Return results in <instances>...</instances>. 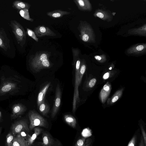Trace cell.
<instances>
[{"instance_id":"cell-1","label":"cell","mask_w":146,"mask_h":146,"mask_svg":"<svg viewBox=\"0 0 146 146\" xmlns=\"http://www.w3.org/2000/svg\"><path fill=\"white\" fill-rule=\"evenodd\" d=\"M78 54H74L73 55L74 63L76 62L75 80L74 83V91L73 98L72 111L74 113L76 110L77 102L79 100L78 87L80 83L82 77L85 72L80 69V61L78 58Z\"/></svg>"},{"instance_id":"cell-2","label":"cell","mask_w":146,"mask_h":146,"mask_svg":"<svg viewBox=\"0 0 146 146\" xmlns=\"http://www.w3.org/2000/svg\"><path fill=\"white\" fill-rule=\"evenodd\" d=\"M49 56V54L45 52L36 53L31 62L33 69L38 71L43 68L49 67L50 64L48 60Z\"/></svg>"},{"instance_id":"cell-3","label":"cell","mask_w":146,"mask_h":146,"mask_svg":"<svg viewBox=\"0 0 146 146\" xmlns=\"http://www.w3.org/2000/svg\"><path fill=\"white\" fill-rule=\"evenodd\" d=\"M10 25L18 43L23 46L25 44L26 38V33L22 26L15 20H11Z\"/></svg>"},{"instance_id":"cell-4","label":"cell","mask_w":146,"mask_h":146,"mask_svg":"<svg viewBox=\"0 0 146 146\" xmlns=\"http://www.w3.org/2000/svg\"><path fill=\"white\" fill-rule=\"evenodd\" d=\"M29 116L30 121L29 128L30 130L37 126L46 128L48 127V123L45 119L35 111H30L29 113Z\"/></svg>"},{"instance_id":"cell-5","label":"cell","mask_w":146,"mask_h":146,"mask_svg":"<svg viewBox=\"0 0 146 146\" xmlns=\"http://www.w3.org/2000/svg\"><path fill=\"white\" fill-rule=\"evenodd\" d=\"M78 29L80 33V38L82 41L89 42L92 40V30L87 23L80 21Z\"/></svg>"},{"instance_id":"cell-6","label":"cell","mask_w":146,"mask_h":146,"mask_svg":"<svg viewBox=\"0 0 146 146\" xmlns=\"http://www.w3.org/2000/svg\"><path fill=\"white\" fill-rule=\"evenodd\" d=\"M11 129L14 136L23 131L29 132L30 130L27 123L24 120L19 121L12 124Z\"/></svg>"},{"instance_id":"cell-7","label":"cell","mask_w":146,"mask_h":146,"mask_svg":"<svg viewBox=\"0 0 146 146\" xmlns=\"http://www.w3.org/2000/svg\"><path fill=\"white\" fill-rule=\"evenodd\" d=\"M36 36L41 37L45 36H54L56 34L49 28L44 25H39L34 29Z\"/></svg>"},{"instance_id":"cell-8","label":"cell","mask_w":146,"mask_h":146,"mask_svg":"<svg viewBox=\"0 0 146 146\" xmlns=\"http://www.w3.org/2000/svg\"><path fill=\"white\" fill-rule=\"evenodd\" d=\"M61 91L59 85L58 84L56 90L55 96L51 116L54 118L57 114L61 102Z\"/></svg>"},{"instance_id":"cell-9","label":"cell","mask_w":146,"mask_h":146,"mask_svg":"<svg viewBox=\"0 0 146 146\" xmlns=\"http://www.w3.org/2000/svg\"><path fill=\"white\" fill-rule=\"evenodd\" d=\"M0 47L5 51L10 48L9 40L2 28H0Z\"/></svg>"},{"instance_id":"cell-10","label":"cell","mask_w":146,"mask_h":146,"mask_svg":"<svg viewBox=\"0 0 146 146\" xmlns=\"http://www.w3.org/2000/svg\"><path fill=\"white\" fill-rule=\"evenodd\" d=\"M74 1L80 10H89L91 9V4L88 0H74Z\"/></svg>"},{"instance_id":"cell-11","label":"cell","mask_w":146,"mask_h":146,"mask_svg":"<svg viewBox=\"0 0 146 146\" xmlns=\"http://www.w3.org/2000/svg\"><path fill=\"white\" fill-rule=\"evenodd\" d=\"M13 144V146H30L28 145L27 140L19 134L14 136Z\"/></svg>"},{"instance_id":"cell-12","label":"cell","mask_w":146,"mask_h":146,"mask_svg":"<svg viewBox=\"0 0 146 146\" xmlns=\"http://www.w3.org/2000/svg\"><path fill=\"white\" fill-rule=\"evenodd\" d=\"M70 13L66 11L58 9L46 13L47 15L52 18H60L63 16L70 14Z\"/></svg>"},{"instance_id":"cell-13","label":"cell","mask_w":146,"mask_h":146,"mask_svg":"<svg viewBox=\"0 0 146 146\" xmlns=\"http://www.w3.org/2000/svg\"><path fill=\"white\" fill-rule=\"evenodd\" d=\"M42 137L43 146H53L54 140L49 133L47 132H43Z\"/></svg>"},{"instance_id":"cell-14","label":"cell","mask_w":146,"mask_h":146,"mask_svg":"<svg viewBox=\"0 0 146 146\" xmlns=\"http://www.w3.org/2000/svg\"><path fill=\"white\" fill-rule=\"evenodd\" d=\"M34 132L31 136L28 137L27 139L28 145L30 146L36 139L37 136L41 133L42 129L39 127H35L34 129Z\"/></svg>"},{"instance_id":"cell-15","label":"cell","mask_w":146,"mask_h":146,"mask_svg":"<svg viewBox=\"0 0 146 146\" xmlns=\"http://www.w3.org/2000/svg\"><path fill=\"white\" fill-rule=\"evenodd\" d=\"M50 84V83L46 84L39 93L37 100V106L38 107L44 100V97Z\"/></svg>"},{"instance_id":"cell-16","label":"cell","mask_w":146,"mask_h":146,"mask_svg":"<svg viewBox=\"0 0 146 146\" xmlns=\"http://www.w3.org/2000/svg\"><path fill=\"white\" fill-rule=\"evenodd\" d=\"M31 6V5L28 3L18 0L14 1L13 4L14 8L20 10L25 9H29Z\"/></svg>"},{"instance_id":"cell-17","label":"cell","mask_w":146,"mask_h":146,"mask_svg":"<svg viewBox=\"0 0 146 146\" xmlns=\"http://www.w3.org/2000/svg\"><path fill=\"white\" fill-rule=\"evenodd\" d=\"M146 49V44H140L137 46H135L131 48L128 50V53H139L144 52Z\"/></svg>"},{"instance_id":"cell-18","label":"cell","mask_w":146,"mask_h":146,"mask_svg":"<svg viewBox=\"0 0 146 146\" xmlns=\"http://www.w3.org/2000/svg\"><path fill=\"white\" fill-rule=\"evenodd\" d=\"M64 119L65 122L70 126L73 128L76 127V121L75 118L72 115H65L64 116Z\"/></svg>"},{"instance_id":"cell-19","label":"cell","mask_w":146,"mask_h":146,"mask_svg":"<svg viewBox=\"0 0 146 146\" xmlns=\"http://www.w3.org/2000/svg\"><path fill=\"white\" fill-rule=\"evenodd\" d=\"M92 142L91 138L83 137L77 141L74 146H90Z\"/></svg>"},{"instance_id":"cell-20","label":"cell","mask_w":146,"mask_h":146,"mask_svg":"<svg viewBox=\"0 0 146 146\" xmlns=\"http://www.w3.org/2000/svg\"><path fill=\"white\" fill-rule=\"evenodd\" d=\"M38 107L40 111L44 115H46L49 111V107L44 100Z\"/></svg>"},{"instance_id":"cell-21","label":"cell","mask_w":146,"mask_h":146,"mask_svg":"<svg viewBox=\"0 0 146 146\" xmlns=\"http://www.w3.org/2000/svg\"><path fill=\"white\" fill-rule=\"evenodd\" d=\"M19 13L21 16L27 20L33 22V19L30 17L29 9H25L20 10Z\"/></svg>"},{"instance_id":"cell-22","label":"cell","mask_w":146,"mask_h":146,"mask_svg":"<svg viewBox=\"0 0 146 146\" xmlns=\"http://www.w3.org/2000/svg\"><path fill=\"white\" fill-rule=\"evenodd\" d=\"M14 135L12 133L10 132L6 136V143L7 146H13V141Z\"/></svg>"},{"instance_id":"cell-23","label":"cell","mask_w":146,"mask_h":146,"mask_svg":"<svg viewBox=\"0 0 146 146\" xmlns=\"http://www.w3.org/2000/svg\"><path fill=\"white\" fill-rule=\"evenodd\" d=\"M27 33L28 35L32 38L36 42H38V38L37 37L34 31L29 28H27Z\"/></svg>"},{"instance_id":"cell-24","label":"cell","mask_w":146,"mask_h":146,"mask_svg":"<svg viewBox=\"0 0 146 146\" xmlns=\"http://www.w3.org/2000/svg\"><path fill=\"white\" fill-rule=\"evenodd\" d=\"M13 117H16L18 115L21 114L22 111V110H21V108L20 106H17L14 107L13 110Z\"/></svg>"},{"instance_id":"cell-25","label":"cell","mask_w":146,"mask_h":146,"mask_svg":"<svg viewBox=\"0 0 146 146\" xmlns=\"http://www.w3.org/2000/svg\"><path fill=\"white\" fill-rule=\"evenodd\" d=\"M95 14L96 16L102 19H105L107 18V14L104 11H98L96 12Z\"/></svg>"},{"instance_id":"cell-26","label":"cell","mask_w":146,"mask_h":146,"mask_svg":"<svg viewBox=\"0 0 146 146\" xmlns=\"http://www.w3.org/2000/svg\"><path fill=\"white\" fill-rule=\"evenodd\" d=\"M140 128L142 134V136L143 138L144 145L145 146H146V134L145 132L144 129L143 127L142 126V125H140Z\"/></svg>"},{"instance_id":"cell-27","label":"cell","mask_w":146,"mask_h":146,"mask_svg":"<svg viewBox=\"0 0 146 146\" xmlns=\"http://www.w3.org/2000/svg\"><path fill=\"white\" fill-rule=\"evenodd\" d=\"M136 140V137L134 135L129 141L127 146H135Z\"/></svg>"},{"instance_id":"cell-28","label":"cell","mask_w":146,"mask_h":146,"mask_svg":"<svg viewBox=\"0 0 146 146\" xmlns=\"http://www.w3.org/2000/svg\"><path fill=\"white\" fill-rule=\"evenodd\" d=\"M11 88V86L9 84H7L3 86L1 90L3 92H6L10 91Z\"/></svg>"},{"instance_id":"cell-29","label":"cell","mask_w":146,"mask_h":146,"mask_svg":"<svg viewBox=\"0 0 146 146\" xmlns=\"http://www.w3.org/2000/svg\"><path fill=\"white\" fill-rule=\"evenodd\" d=\"M96 82V80L95 78H93L91 79L89 83V87L91 88L93 87L95 85Z\"/></svg>"},{"instance_id":"cell-30","label":"cell","mask_w":146,"mask_h":146,"mask_svg":"<svg viewBox=\"0 0 146 146\" xmlns=\"http://www.w3.org/2000/svg\"><path fill=\"white\" fill-rule=\"evenodd\" d=\"M138 146H145L143 138L142 135L141 137L140 141Z\"/></svg>"},{"instance_id":"cell-31","label":"cell","mask_w":146,"mask_h":146,"mask_svg":"<svg viewBox=\"0 0 146 146\" xmlns=\"http://www.w3.org/2000/svg\"><path fill=\"white\" fill-rule=\"evenodd\" d=\"M109 76V74L108 72L106 73L103 76V78L104 79H106L108 78Z\"/></svg>"},{"instance_id":"cell-32","label":"cell","mask_w":146,"mask_h":146,"mask_svg":"<svg viewBox=\"0 0 146 146\" xmlns=\"http://www.w3.org/2000/svg\"><path fill=\"white\" fill-rule=\"evenodd\" d=\"M119 97L118 96H115L112 100V102L113 103L116 102L118 100Z\"/></svg>"},{"instance_id":"cell-33","label":"cell","mask_w":146,"mask_h":146,"mask_svg":"<svg viewBox=\"0 0 146 146\" xmlns=\"http://www.w3.org/2000/svg\"><path fill=\"white\" fill-rule=\"evenodd\" d=\"M96 59L98 60H100L102 59V57L101 56L96 55L94 56Z\"/></svg>"},{"instance_id":"cell-34","label":"cell","mask_w":146,"mask_h":146,"mask_svg":"<svg viewBox=\"0 0 146 146\" xmlns=\"http://www.w3.org/2000/svg\"><path fill=\"white\" fill-rule=\"evenodd\" d=\"M104 88L105 90L106 91L108 90L109 89V86L106 85H105L104 86Z\"/></svg>"},{"instance_id":"cell-35","label":"cell","mask_w":146,"mask_h":146,"mask_svg":"<svg viewBox=\"0 0 146 146\" xmlns=\"http://www.w3.org/2000/svg\"><path fill=\"white\" fill-rule=\"evenodd\" d=\"M2 127H0V135H1V131H2Z\"/></svg>"},{"instance_id":"cell-36","label":"cell","mask_w":146,"mask_h":146,"mask_svg":"<svg viewBox=\"0 0 146 146\" xmlns=\"http://www.w3.org/2000/svg\"><path fill=\"white\" fill-rule=\"evenodd\" d=\"M1 115V112L0 111V118Z\"/></svg>"},{"instance_id":"cell-37","label":"cell","mask_w":146,"mask_h":146,"mask_svg":"<svg viewBox=\"0 0 146 146\" xmlns=\"http://www.w3.org/2000/svg\"><path fill=\"white\" fill-rule=\"evenodd\" d=\"M111 68H112L111 67H110V68H109V69L110 70H111Z\"/></svg>"},{"instance_id":"cell-38","label":"cell","mask_w":146,"mask_h":146,"mask_svg":"<svg viewBox=\"0 0 146 146\" xmlns=\"http://www.w3.org/2000/svg\"></svg>"}]
</instances>
